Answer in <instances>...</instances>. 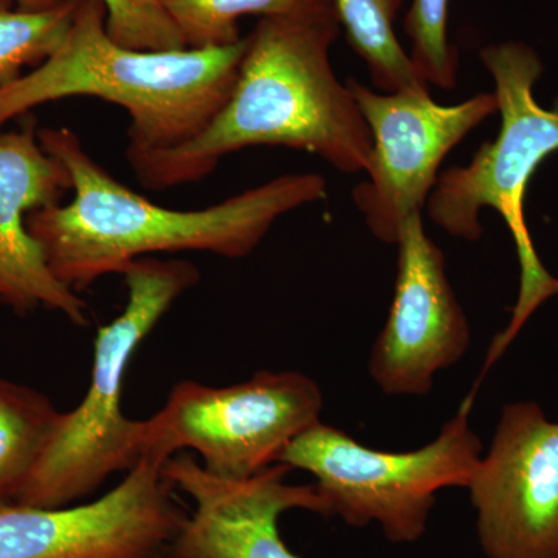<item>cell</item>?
<instances>
[{"label":"cell","instance_id":"7","mask_svg":"<svg viewBox=\"0 0 558 558\" xmlns=\"http://www.w3.org/2000/svg\"><path fill=\"white\" fill-rule=\"evenodd\" d=\"M322 388L296 371H258L222 388L179 381L145 421V454L170 459L191 449L213 475L247 480L278 464L289 444L322 421Z\"/></svg>","mask_w":558,"mask_h":558},{"label":"cell","instance_id":"14","mask_svg":"<svg viewBox=\"0 0 558 558\" xmlns=\"http://www.w3.org/2000/svg\"><path fill=\"white\" fill-rule=\"evenodd\" d=\"M61 414L38 389L0 379V508L16 501Z\"/></svg>","mask_w":558,"mask_h":558},{"label":"cell","instance_id":"6","mask_svg":"<svg viewBox=\"0 0 558 558\" xmlns=\"http://www.w3.org/2000/svg\"><path fill=\"white\" fill-rule=\"evenodd\" d=\"M480 387L475 381L438 438L422 449H368L319 421L289 444L279 462L314 475L330 515L349 526L376 523L389 542H417L427 532L438 492L468 488L483 457V444L470 425Z\"/></svg>","mask_w":558,"mask_h":558},{"label":"cell","instance_id":"15","mask_svg":"<svg viewBox=\"0 0 558 558\" xmlns=\"http://www.w3.org/2000/svg\"><path fill=\"white\" fill-rule=\"evenodd\" d=\"M403 0H336L337 16L355 53L380 92L428 87L395 31Z\"/></svg>","mask_w":558,"mask_h":558},{"label":"cell","instance_id":"2","mask_svg":"<svg viewBox=\"0 0 558 558\" xmlns=\"http://www.w3.org/2000/svg\"><path fill=\"white\" fill-rule=\"evenodd\" d=\"M40 146L72 175L69 204L28 213L27 229L54 277L73 292L156 253L248 256L281 216L326 196L315 172L286 174L201 209L160 207L119 182L69 128H38Z\"/></svg>","mask_w":558,"mask_h":558},{"label":"cell","instance_id":"5","mask_svg":"<svg viewBox=\"0 0 558 558\" xmlns=\"http://www.w3.org/2000/svg\"><path fill=\"white\" fill-rule=\"evenodd\" d=\"M121 277L128 303L98 329L86 396L62 413L58 427L14 505L65 508L101 487L113 473H128L145 457V421L124 416L128 366L142 341L172 304L196 288L201 271L183 259H135Z\"/></svg>","mask_w":558,"mask_h":558},{"label":"cell","instance_id":"9","mask_svg":"<svg viewBox=\"0 0 558 558\" xmlns=\"http://www.w3.org/2000/svg\"><path fill=\"white\" fill-rule=\"evenodd\" d=\"M146 453L108 494L65 508H0V558H168L186 512Z\"/></svg>","mask_w":558,"mask_h":558},{"label":"cell","instance_id":"12","mask_svg":"<svg viewBox=\"0 0 558 558\" xmlns=\"http://www.w3.org/2000/svg\"><path fill=\"white\" fill-rule=\"evenodd\" d=\"M290 470L278 462L247 480H226L189 453L168 459L165 478L193 505L168 558H300L279 535L282 513L330 517V509L317 484H289Z\"/></svg>","mask_w":558,"mask_h":558},{"label":"cell","instance_id":"4","mask_svg":"<svg viewBox=\"0 0 558 558\" xmlns=\"http://www.w3.org/2000/svg\"><path fill=\"white\" fill-rule=\"evenodd\" d=\"M481 61L494 78L501 126L497 138L481 146L468 167H453L439 175L427 213L451 236L478 241L481 209L492 208L505 220L515 244L519 296L508 326L488 348L478 377L483 380L532 315L558 296V278L543 266L524 213L531 179L543 161L558 153V97L550 109L539 106L534 89L543 64L527 44H492L481 50Z\"/></svg>","mask_w":558,"mask_h":558},{"label":"cell","instance_id":"17","mask_svg":"<svg viewBox=\"0 0 558 558\" xmlns=\"http://www.w3.org/2000/svg\"><path fill=\"white\" fill-rule=\"evenodd\" d=\"M76 3L60 0L50 9L31 10L16 0H0V86L51 57L65 38Z\"/></svg>","mask_w":558,"mask_h":558},{"label":"cell","instance_id":"16","mask_svg":"<svg viewBox=\"0 0 558 558\" xmlns=\"http://www.w3.org/2000/svg\"><path fill=\"white\" fill-rule=\"evenodd\" d=\"M186 49L240 43L244 16L288 17L330 13L336 0H163Z\"/></svg>","mask_w":558,"mask_h":558},{"label":"cell","instance_id":"1","mask_svg":"<svg viewBox=\"0 0 558 558\" xmlns=\"http://www.w3.org/2000/svg\"><path fill=\"white\" fill-rule=\"evenodd\" d=\"M340 28L337 11L259 20L222 108L183 145L126 156L135 178L153 191L199 182L223 157L255 146L306 150L344 174L365 172L368 124L330 65Z\"/></svg>","mask_w":558,"mask_h":558},{"label":"cell","instance_id":"11","mask_svg":"<svg viewBox=\"0 0 558 558\" xmlns=\"http://www.w3.org/2000/svg\"><path fill=\"white\" fill-rule=\"evenodd\" d=\"M396 245L395 296L371 349L368 371L384 395L424 398L436 374L464 357L472 332L422 213L405 220Z\"/></svg>","mask_w":558,"mask_h":558},{"label":"cell","instance_id":"10","mask_svg":"<svg viewBox=\"0 0 558 558\" xmlns=\"http://www.w3.org/2000/svg\"><path fill=\"white\" fill-rule=\"evenodd\" d=\"M468 490L487 558H558V422L537 402L501 411Z\"/></svg>","mask_w":558,"mask_h":558},{"label":"cell","instance_id":"3","mask_svg":"<svg viewBox=\"0 0 558 558\" xmlns=\"http://www.w3.org/2000/svg\"><path fill=\"white\" fill-rule=\"evenodd\" d=\"M247 36L207 49H128L106 32L100 0H78L61 46L0 86V132L47 102L92 97L130 113L126 156L171 149L199 134L236 81Z\"/></svg>","mask_w":558,"mask_h":558},{"label":"cell","instance_id":"19","mask_svg":"<svg viewBox=\"0 0 558 558\" xmlns=\"http://www.w3.org/2000/svg\"><path fill=\"white\" fill-rule=\"evenodd\" d=\"M106 32L128 49L170 51L186 49L163 0H100Z\"/></svg>","mask_w":558,"mask_h":558},{"label":"cell","instance_id":"18","mask_svg":"<svg viewBox=\"0 0 558 558\" xmlns=\"http://www.w3.org/2000/svg\"><path fill=\"white\" fill-rule=\"evenodd\" d=\"M449 10L450 0H413L403 21L417 75L442 90L453 89L459 65L457 47L449 40Z\"/></svg>","mask_w":558,"mask_h":558},{"label":"cell","instance_id":"13","mask_svg":"<svg viewBox=\"0 0 558 558\" xmlns=\"http://www.w3.org/2000/svg\"><path fill=\"white\" fill-rule=\"evenodd\" d=\"M69 191L72 175L40 146L35 120L0 132V306L21 315L53 311L87 326L86 301L54 277L27 229L28 213L61 204Z\"/></svg>","mask_w":558,"mask_h":558},{"label":"cell","instance_id":"8","mask_svg":"<svg viewBox=\"0 0 558 558\" xmlns=\"http://www.w3.org/2000/svg\"><path fill=\"white\" fill-rule=\"evenodd\" d=\"M348 87L373 140L366 179L352 199L371 233L396 244L405 220L427 207L447 154L498 112L497 97L492 92L440 106L428 87L379 92L355 80Z\"/></svg>","mask_w":558,"mask_h":558},{"label":"cell","instance_id":"20","mask_svg":"<svg viewBox=\"0 0 558 558\" xmlns=\"http://www.w3.org/2000/svg\"><path fill=\"white\" fill-rule=\"evenodd\" d=\"M16 2L22 9L44 10L57 5L60 0H16Z\"/></svg>","mask_w":558,"mask_h":558}]
</instances>
